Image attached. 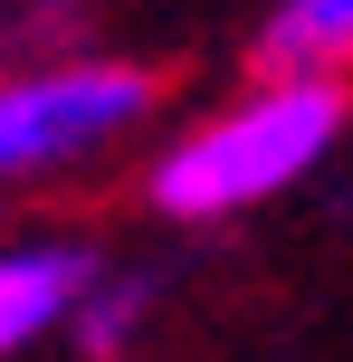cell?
<instances>
[{
    "label": "cell",
    "mask_w": 353,
    "mask_h": 362,
    "mask_svg": "<svg viewBox=\"0 0 353 362\" xmlns=\"http://www.w3.org/2000/svg\"><path fill=\"white\" fill-rule=\"evenodd\" d=\"M67 325H76V344H86L96 362L125 353V344H134V325H144V286H86Z\"/></svg>",
    "instance_id": "5"
},
{
    "label": "cell",
    "mask_w": 353,
    "mask_h": 362,
    "mask_svg": "<svg viewBox=\"0 0 353 362\" xmlns=\"http://www.w3.org/2000/svg\"><path fill=\"white\" fill-rule=\"evenodd\" d=\"M144 105H153V86L144 76H115V67L0 86V181L29 172V163H57V153H86V144H105V134H125Z\"/></svg>",
    "instance_id": "2"
},
{
    "label": "cell",
    "mask_w": 353,
    "mask_h": 362,
    "mask_svg": "<svg viewBox=\"0 0 353 362\" xmlns=\"http://www.w3.org/2000/svg\"><path fill=\"white\" fill-rule=\"evenodd\" d=\"M86 286H96V257L86 248H10V257H0V362L29 344V334L67 325Z\"/></svg>",
    "instance_id": "3"
},
{
    "label": "cell",
    "mask_w": 353,
    "mask_h": 362,
    "mask_svg": "<svg viewBox=\"0 0 353 362\" xmlns=\"http://www.w3.org/2000/svg\"><path fill=\"white\" fill-rule=\"evenodd\" d=\"M335 124H344V86H335V76L287 67L277 86H258L248 105H229L220 124H201L182 153H163L153 200H163L172 219L248 210V200L287 191L296 172H316V163H325V144H335Z\"/></svg>",
    "instance_id": "1"
},
{
    "label": "cell",
    "mask_w": 353,
    "mask_h": 362,
    "mask_svg": "<svg viewBox=\"0 0 353 362\" xmlns=\"http://www.w3.org/2000/svg\"><path fill=\"white\" fill-rule=\"evenodd\" d=\"M353 48V0H287L267 19V67H316Z\"/></svg>",
    "instance_id": "4"
}]
</instances>
